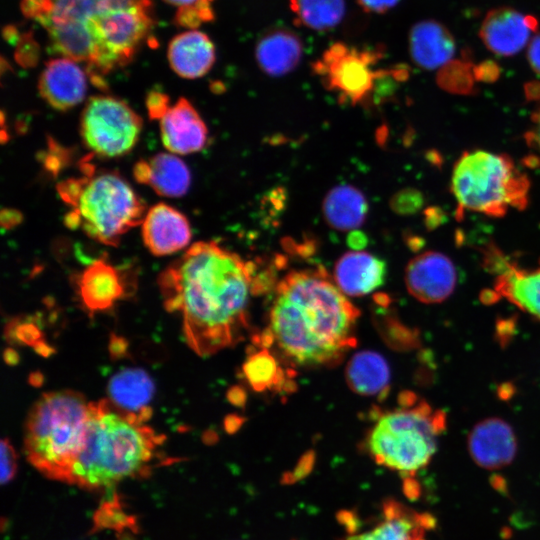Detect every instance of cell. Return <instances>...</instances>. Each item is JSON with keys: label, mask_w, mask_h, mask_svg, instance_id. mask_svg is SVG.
Returning a JSON list of instances; mask_svg holds the SVG:
<instances>
[{"label": "cell", "mask_w": 540, "mask_h": 540, "mask_svg": "<svg viewBox=\"0 0 540 540\" xmlns=\"http://www.w3.org/2000/svg\"><path fill=\"white\" fill-rule=\"evenodd\" d=\"M85 168L83 177L57 186L62 200L71 207L64 222L97 242L116 246L122 235L143 221L145 203L119 174L96 172L89 164Z\"/></svg>", "instance_id": "obj_6"}, {"label": "cell", "mask_w": 540, "mask_h": 540, "mask_svg": "<svg viewBox=\"0 0 540 540\" xmlns=\"http://www.w3.org/2000/svg\"><path fill=\"white\" fill-rule=\"evenodd\" d=\"M110 401L118 408L134 413L145 420L152 414L148 406L154 385L151 378L141 369H125L115 374L109 384Z\"/></svg>", "instance_id": "obj_24"}, {"label": "cell", "mask_w": 540, "mask_h": 540, "mask_svg": "<svg viewBox=\"0 0 540 540\" xmlns=\"http://www.w3.org/2000/svg\"><path fill=\"white\" fill-rule=\"evenodd\" d=\"M168 312L183 320L185 339L200 356L241 340L254 293L252 264L214 241L194 243L158 278Z\"/></svg>", "instance_id": "obj_1"}, {"label": "cell", "mask_w": 540, "mask_h": 540, "mask_svg": "<svg viewBox=\"0 0 540 540\" xmlns=\"http://www.w3.org/2000/svg\"><path fill=\"white\" fill-rule=\"evenodd\" d=\"M244 375L256 391L278 386L283 381V372L275 357L266 349L251 354L244 366Z\"/></svg>", "instance_id": "obj_29"}, {"label": "cell", "mask_w": 540, "mask_h": 540, "mask_svg": "<svg viewBox=\"0 0 540 540\" xmlns=\"http://www.w3.org/2000/svg\"><path fill=\"white\" fill-rule=\"evenodd\" d=\"M133 174L137 182L150 186L158 195L165 197L184 195L191 182L186 164L172 153H158L138 161Z\"/></svg>", "instance_id": "obj_19"}, {"label": "cell", "mask_w": 540, "mask_h": 540, "mask_svg": "<svg viewBox=\"0 0 540 540\" xmlns=\"http://www.w3.org/2000/svg\"><path fill=\"white\" fill-rule=\"evenodd\" d=\"M12 336L21 343L36 347L43 342L40 329L31 322H23L14 326Z\"/></svg>", "instance_id": "obj_33"}, {"label": "cell", "mask_w": 540, "mask_h": 540, "mask_svg": "<svg viewBox=\"0 0 540 540\" xmlns=\"http://www.w3.org/2000/svg\"><path fill=\"white\" fill-rule=\"evenodd\" d=\"M164 147L173 154H191L204 148L208 139L207 127L191 103L180 98L159 119Z\"/></svg>", "instance_id": "obj_15"}, {"label": "cell", "mask_w": 540, "mask_h": 540, "mask_svg": "<svg viewBox=\"0 0 540 540\" xmlns=\"http://www.w3.org/2000/svg\"><path fill=\"white\" fill-rule=\"evenodd\" d=\"M215 46L203 32L192 29L175 36L168 46V60L176 74L186 79L204 76L214 65Z\"/></svg>", "instance_id": "obj_20"}, {"label": "cell", "mask_w": 540, "mask_h": 540, "mask_svg": "<svg viewBox=\"0 0 540 540\" xmlns=\"http://www.w3.org/2000/svg\"><path fill=\"white\" fill-rule=\"evenodd\" d=\"M164 1L171 5L178 6L180 8V7H185V6L196 5L202 0H164ZM210 1H213V0H210Z\"/></svg>", "instance_id": "obj_39"}, {"label": "cell", "mask_w": 540, "mask_h": 540, "mask_svg": "<svg viewBox=\"0 0 540 540\" xmlns=\"http://www.w3.org/2000/svg\"><path fill=\"white\" fill-rule=\"evenodd\" d=\"M532 129L528 131L525 138L529 146L536 149L540 154V106L532 116Z\"/></svg>", "instance_id": "obj_37"}, {"label": "cell", "mask_w": 540, "mask_h": 540, "mask_svg": "<svg viewBox=\"0 0 540 540\" xmlns=\"http://www.w3.org/2000/svg\"><path fill=\"white\" fill-rule=\"evenodd\" d=\"M383 53L376 48H360L343 42L329 46L312 69L322 84L340 101L360 104L378 92L390 69L376 68Z\"/></svg>", "instance_id": "obj_9"}, {"label": "cell", "mask_w": 540, "mask_h": 540, "mask_svg": "<svg viewBox=\"0 0 540 540\" xmlns=\"http://www.w3.org/2000/svg\"><path fill=\"white\" fill-rule=\"evenodd\" d=\"M456 43L450 31L434 20L415 24L409 33V52L419 67L433 70L445 65L455 54Z\"/></svg>", "instance_id": "obj_21"}, {"label": "cell", "mask_w": 540, "mask_h": 540, "mask_svg": "<svg viewBox=\"0 0 540 540\" xmlns=\"http://www.w3.org/2000/svg\"><path fill=\"white\" fill-rule=\"evenodd\" d=\"M385 262L365 251L342 255L334 267V281L350 297L364 296L381 287L386 278Z\"/></svg>", "instance_id": "obj_18"}, {"label": "cell", "mask_w": 540, "mask_h": 540, "mask_svg": "<svg viewBox=\"0 0 540 540\" xmlns=\"http://www.w3.org/2000/svg\"><path fill=\"white\" fill-rule=\"evenodd\" d=\"M76 61L63 57L50 60L40 78L41 97L54 109L65 111L81 103L86 95L87 81Z\"/></svg>", "instance_id": "obj_17"}, {"label": "cell", "mask_w": 540, "mask_h": 540, "mask_svg": "<svg viewBox=\"0 0 540 540\" xmlns=\"http://www.w3.org/2000/svg\"><path fill=\"white\" fill-rule=\"evenodd\" d=\"M457 273L446 255L427 251L411 259L405 270L408 292L420 302L440 303L454 291Z\"/></svg>", "instance_id": "obj_11"}, {"label": "cell", "mask_w": 540, "mask_h": 540, "mask_svg": "<svg viewBox=\"0 0 540 540\" xmlns=\"http://www.w3.org/2000/svg\"><path fill=\"white\" fill-rule=\"evenodd\" d=\"M82 303L90 313L111 308L124 294L120 272L104 259L89 264L78 281Z\"/></svg>", "instance_id": "obj_22"}, {"label": "cell", "mask_w": 540, "mask_h": 540, "mask_svg": "<svg viewBox=\"0 0 540 540\" xmlns=\"http://www.w3.org/2000/svg\"><path fill=\"white\" fill-rule=\"evenodd\" d=\"M445 424L441 410L407 393L400 407L376 415L366 440L368 453L377 464L399 472L405 478L407 495L417 496L413 477L431 461Z\"/></svg>", "instance_id": "obj_5"}, {"label": "cell", "mask_w": 540, "mask_h": 540, "mask_svg": "<svg viewBox=\"0 0 540 540\" xmlns=\"http://www.w3.org/2000/svg\"><path fill=\"white\" fill-rule=\"evenodd\" d=\"M527 59L533 71L540 75V32L533 35L528 44Z\"/></svg>", "instance_id": "obj_35"}, {"label": "cell", "mask_w": 540, "mask_h": 540, "mask_svg": "<svg viewBox=\"0 0 540 540\" xmlns=\"http://www.w3.org/2000/svg\"><path fill=\"white\" fill-rule=\"evenodd\" d=\"M360 7L370 13H385L393 8L399 0H357Z\"/></svg>", "instance_id": "obj_36"}, {"label": "cell", "mask_w": 540, "mask_h": 540, "mask_svg": "<svg viewBox=\"0 0 540 540\" xmlns=\"http://www.w3.org/2000/svg\"><path fill=\"white\" fill-rule=\"evenodd\" d=\"M349 239H350V242H351V246L354 247V248H360L362 246V242L366 243V239L365 238L362 239L360 233L351 234Z\"/></svg>", "instance_id": "obj_40"}, {"label": "cell", "mask_w": 540, "mask_h": 540, "mask_svg": "<svg viewBox=\"0 0 540 540\" xmlns=\"http://www.w3.org/2000/svg\"><path fill=\"white\" fill-rule=\"evenodd\" d=\"M536 28L534 17L514 8L501 7L488 12L479 34L491 52L499 56H512L528 46Z\"/></svg>", "instance_id": "obj_12"}, {"label": "cell", "mask_w": 540, "mask_h": 540, "mask_svg": "<svg viewBox=\"0 0 540 540\" xmlns=\"http://www.w3.org/2000/svg\"><path fill=\"white\" fill-rule=\"evenodd\" d=\"M346 381L358 394L385 396L389 390L390 369L380 354L363 351L355 354L348 362Z\"/></svg>", "instance_id": "obj_27"}, {"label": "cell", "mask_w": 540, "mask_h": 540, "mask_svg": "<svg viewBox=\"0 0 540 540\" xmlns=\"http://www.w3.org/2000/svg\"><path fill=\"white\" fill-rule=\"evenodd\" d=\"M436 526L428 512H420L395 500L383 505L381 519L369 530L351 534L345 540H427Z\"/></svg>", "instance_id": "obj_13"}, {"label": "cell", "mask_w": 540, "mask_h": 540, "mask_svg": "<svg viewBox=\"0 0 540 540\" xmlns=\"http://www.w3.org/2000/svg\"><path fill=\"white\" fill-rule=\"evenodd\" d=\"M141 130L140 116L125 102L112 96L89 98L81 114L83 142L102 157H118L130 152Z\"/></svg>", "instance_id": "obj_10"}, {"label": "cell", "mask_w": 540, "mask_h": 540, "mask_svg": "<svg viewBox=\"0 0 540 540\" xmlns=\"http://www.w3.org/2000/svg\"><path fill=\"white\" fill-rule=\"evenodd\" d=\"M441 209L439 208H430L426 211V225L428 228L433 229L437 227L443 218Z\"/></svg>", "instance_id": "obj_38"}, {"label": "cell", "mask_w": 540, "mask_h": 540, "mask_svg": "<svg viewBox=\"0 0 540 540\" xmlns=\"http://www.w3.org/2000/svg\"><path fill=\"white\" fill-rule=\"evenodd\" d=\"M5 359L9 364H15L17 361V354L13 350H8L5 353Z\"/></svg>", "instance_id": "obj_41"}, {"label": "cell", "mask_w": 540, "mask_h": 540, "mask_svg": "<svg viewBox=\"0 0 540 540\" xmlns=\"http://www.w3.org/2000/svg\"><path fill=\"white\" fill-rule=\"evenodd\" d=\"M424 205L423 194L412 188L401 190L395 194L391 201V207L399 214H413Z\"/></svg>", "instance_id": "obj_30"}, {"label": "cell", "mask_w": 540, "mask_h": 540, "mask_svg": "<svg viewBox=\"0 0 540 540\" xmlns=\"http://www.w3.org/2000/svg\"><path fill=\"white\" fill-rule=\"evenodd\" d=\"M322 212L329 226L339 231L359 228L368 213V203L356 187L342 184L332 188L324 198Z\"/></svg>", "instance_id": "obj_26"}, {"label": "cell", "mask_w": 540, "mask_h": 540, "mask_svg": "<svg viewBox=\"0 0 540 540\" xmlns=\"http://www.w3.org/2000/svg\"><path fill=\"white\" fill-rule=\"evenodd\" d=\"M359 310L321 268L292 271L278 283L263 336L290 363H338L356 344Z\"/></svg>", "instance_id": "obj_2"}, {"label": "cell", "mask_w": 540, "mask_h": 540, "mask_svg": "<svg viewBox=\"0 0 540 540\" xmlns=\"http://www.w3.org/2000/svg\"><path fill=\"white\" fill-rule=\"evenodd\" d=\"M303 54L301 39L293 31L278 28L265 33L257 42L255 57L258 66L270 76H283L293 71Z\"/></svg>", "instance_id": "obj_23"}, {"label": "cell", "mask_w": 540, "mask_h": 540, "mask_svg": "<svg viewBox=\"0 0 540 540\" xmlns=\"http://www.w3.org/2000/svg\"><path fill=\"white\" fill-rule=\"evenodd\" d=\"M297 25L323 31L335 27L345 14V0H290Z\"/></svg>", "instance_id": "obj_28"}, {"label": "cell", "mask_w": 540, "mask_h": 540, "mask_svg": "<svg viewBox=\"0 0 540 540\" xmlns=\"http://www.w3.org/2000/svg\"><path fill=\"white\" fill-rule=\"evenodd\" d=\"M145 422L109 400L91 401L83 441L66 483L97 490L145 475L163 442Z\"/></svg>", "instance_id": "obj_4"}, {"label": "cell", "mask_w": 540, "mask_h": 540, "mask_svg": "<svg viewBox=\"0 0 540 540\" xmlns=\"http://www.w3.org/2000/svg\"><path fill=\"white\" fill-rule=\"evenodd\" d=\"M151 0H50L36 18L52 49L85 62L91 81L128 64L154 26Z\"/></svg>", "instance_id": "obj_3"}, {"label": "cell", "mask_w": 540, "mask_h": 540, "mask_svg": "<svg viewBox=\"0 0 540 540\" xmlns=\"http://www.w3.org/2000/svg\"><path fill=\"white\" fill-rule=\"evenodd\" d=\"M494 290L521 310L540 320V264L535 269H522L510 263L497 275Z\"/></svg>", "instance_id": "obj_25"}, {"label": "cell", "mask_w": 540, "mask_h": 540, "mask_svg": "<svg viewBox=\"0 0 540 540\" xmlns=\"http://www.w3.org/2000/svg\"><path fill=\"white\" fill-rule=\"evenodd\" d=\"M90 404L79 392L43 394L26 421L24 450L28 461L46 477L67 482L83 441Z\"/></svg>", "instance_id": "obj_7"}, {"label": "cell", "mask_w": 540, "mask_h": 540, "mask_svg": "<svg viewBox=\"0 0 540 540\" xmlns=\"http://www.w3.org/2000/svg\"><path fill=\"white\" fill-rule=\"evenodd\" d=\"M146 106L149 117L159 120L170 107L169 98L159 91H151L146 98Z\"/></svg>", "instance_id": "obj_34"}, {"label": "cell", "mask_w": 540, "mask_h": 540, "mask_svg": "<svg viewBox=\"0 0 540 540\" xmlns=\"http://www.w3.org/2000/svg\"><path fill=\"white\" fill-rule=\"evenodd\" d=\"M467 445L473 461L489 470L509 465L517 451V439L512 427L496 417L477 423L468 435Z\"/></svg>", "instance_id": "obj_14"}, {"label": "cell", "mask_w": 540, "mask_h": 540, "mask_svg": "<svg viewBox=\"0 0 540 540\" xmlns=\"http://www.w3.org/2000/svg\"><path fill=\"white\" fill-rule=\"evenodd\" d=\"M529 180L506 154L476 150L464 152L456 161L451 191L458 208L502 217L509 207L524 209L528 204Z\"/></svg>", "instance_id": "obj_8"}, {"label": "cell", "mask_w": 540, "mask_h": 540, "mask_svg": "<svg viewBox=\"0 0 540 540\" xmlns=\"http://www.w3.org/2000/svg\"><path fill=\"white\" fill-rule=\"evenodd\" d=\"M16 453L10 441L6 438L1 440V482H10L16 473Z\"/></svg>", "instance_id": "obj_31"}, {"label": "cell", "mask_w": 540, "mask_h": 540, "mask_svg": "<svg viewBox=\"0 0 540 540\" xmlns=\"http://www.w3.org/2000/svg\"><path fill=\"white\" fill-rule=\"evenodd\" d=\"M209 21L197 5L180 7L176 13V23L190 29H195L202 23Z\"/></svg>", "instance_id": "obj_32"}, {"label": "cell", "mask_w": 540, "mask_h": 540, "mask_svg": "<svg viewBox=\"0 0 540 540\" xmlns=\"http://www.w3.org/2000/svg\"><path fill=\"white\" fill-rule=\"evenodd\" d=\"M142 237L153 255L164 256L185 248L191 239V229L182 213L167 204L158 203L145 214Z\"/></svg>", "instance_id": "obj_16"}]
</instances>
